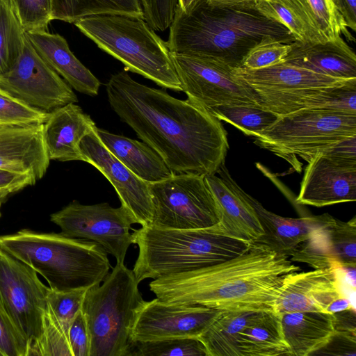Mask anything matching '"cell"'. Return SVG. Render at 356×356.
<instances>
[{
	"label": "cell",
	"mask_w": 356,
	"mask_h": 356,
	"mask_svg": "<svg viewBox=\"0 0 356 356\" xmlns=\"http://www.w3.org/2000/svg\"><path fill=\"white\" fill-rule=\"evenodd\" d=\"M132 236L139 249L132 270L138 283L226 261L252 244L225 234L218 224L188 229L145 226L134 229Z\"/></svg>",
	"instance_id": "cell-5"
},
{
	"label": "cell",
	"mask_w": 356,
	"mask_h": 356,
	"mask_svg": "<svg viewBox=\"0 0 356 356\" xmlns=\"http://www.w3.org/2000/svg\"><path fill=\"white\" fill-rule=\"evenodd\" d=\"M148 184L153 207L150 225L188 229L219 223L218 208L205 176L173 174Z\"/></svg>",
	"instance_id": "cell-9"
},
{
	"label": "cell",
	"mask_w": 356,
	"mask_h": 356,
	"mask_svg": "<svg viewBox=\"0 0 356 356\" xmlns=\"http://www.w3.org/2000/svg\"><path fill=\"white\" fill-rule=\"evenodd\" d=\"M257 8L266 16L284 26L297 41L313 42L302 22L282 1L259 0Z\"/></svg>",
	"instance_id": "cell-40"
},
{
	"label": "cell",
	"mask_w": 356,
	"mask_h": 356,
	"mask_svg": "<svg viewBox=\"0 0 356 356\" xmlns=\"http://www.w3.org/2000/svg\"><path fill=\"white\" fill-rule=\"evenodd\" d=\"M208 111L218 120L229 123L244 134L254 138L279 118L273 112L254 106L219 105Z\"/></svg>",
	"instance_id": "cell-34"
},
{
	"label": "cell",
	"mask_w": 356,
	"mask_h": 356,
	"mask_svg": "<svg viewBox=\"0 0 356 356\" xmlns=\"http://www.w3.org/2000/svg\"><path fill=\"white\" fill-rule=\"evenodd\" d=\"M26 31L12 0H0V74L7 72L21 55Z\"/></svg>",
	"instance_id": "cell-33"
},
{
	"label": "cell",
	"mask_w": 356,
	"mask_h": 356,
	"mask_svg": "<svg viewBox=\"0 0 356 356\" xmlns=\"http://www.w3.org/2000/svg\"><path fill=\"white\" fill-rule=\"evenodd\" d=\"M88 289L57 291L50 289L47 302L64 330L68 334L70 327L76 314L81 310Z\"/></svg>",
	"instance_id": "cell-38"
},
{
	"label": "cell",
	"mask_w": 356,
	"mask_h": 356,
	"mask_svg": "<svg viewBox=\"0 0 356 356\" xmlns=\"http://www.w3.org/2000/svg\"><path fill=\"white\" fill-rule=\"evenodd\" d=\"M232 73L254 92L290 91L334 86L356 80L337 79L282 62L257 70L241 67L234 69Z\"/></svg>",
	"instance_id": "cell-26"
},
{
	"label": "cell",
	"mask_w": 356,
	"mask_h": 356,
	"mask_svg": "<svg viewBox=\"0 0 356 356\" xmlns=\"http://www.w3.org/2000/svg\"><path fill=\"white\" fill-rule=\"evenodd\" d=\"M356 333L335 330L327 343L312 355H356Z\"/></svg>",
	"instance_id": "cell-45"
},
{
	"label": "cell",
	"mask_w": 356,
	"mask_h": 356,
	"mask_svg": "<svg viewBox=\"0 0 356 356\" xmlns=\"http://www.w3.org/2000/svg\"><path fill=\"white\" fill-rule=\"evenodd\" d=\"M221 312L202 305L166 303L157 298L145 301L136 314L131 341L197 338Z\"/></svg>",
	"instance_id": "cell-14"
},
{
	"label": "cell",
	"mask_w": 356,
	"mask_h": 356,
	"mask_svg": "<svg viewBox=\"0 0 356 356\" xmlns=\"http://www.w3.org/2000/svg\"><path fill=\"white\" fill-rule=\"evenodd\" d=\"M356 200V158L319 154L305 168L300 204L321 207Z\"/></svg>",
	"instance_id": "cell-16"
},
{
	"label": "cell",
	"mask_w": 356,
	"mask_h": 356,
	"mask_svg": "<svg viewBox=\"0 0 356 356\" xmlns=\"http://www.w3.org/2000/svg\"><path fill=\"white\" fill-rule=\"evenodd\" d=\"M73 356L68 334L47 302L42 316L40 337L29 348L28 356Z\"/></svg>",
	"instance_id": "cell-35"
},
{
	"label": "cell",
	"mask_w": 356,
	"mask_h": 356,
	"mask_svg": "<svg viewBox=\"0 0 356 356\" xmlns=\"http://www.w3.org/2000/svg\"><path fill=\"white\" fill-rule=\"evenodd\" d=\"M26 33L48 31L51 19V0H12Z\"/></svg>",
	"instance_id": "cell-39"
},
{
	"label": "cell",
	"mask_w": 356,
	"mask_h": 356,
	"mask_svg": "<svg viewBox=\"0 0 356 356\" xmlns=\"http://www.w3.org/2000/svg\"><path fill=\"white\" fill-rule=\"evenodd\" d=\"M35 182L30 175L0 169V189H9L15 193Z\"/></svg>",
	"instance_id": "cell-46"
},
{
	"label": "cell",
	"mask_w": 356,
	"mask_h": 356,
	"mask_svg": "<svg viewBox=\"0 0 356 356\" xmlns=\"http://www.w3.org/2000/svg\"><path fill=\"white\" fill-rule=\"evenodd\" d=\"M297 15L314 42L333 40L343 33L353 40L341 23L330 0H280Z\"/></svg>",
	"instance_id": "cell-31"
},
{
	"label": "cell",
	"mask_w": 356,
	"mask_h": 356,
	"mask_svg": "<svg viewBox=\"0 0 356 356\" xmlns=\"http://www.w3.org/2000/svg\"><path fill=\"white\" fill-rule=\"evenodd\" d=\"M29 343L10 317L0 308V352L2 356H28Z\"/></svg>",
	"instance_id": "cell-43"
},
{
	"label": "cell",
	"mask_w": 356,
	"mask_h": 356,
	"mask_svg": "<svg viewBox=\"0 0 356 356\" xmlns=\"http://www.w3.org/2000/svg\"><path fill=\"white\" fill-rule=\"evenodd\" d=\"M42 128L43 124H0V169L42 179L50 161Z\"/></svg>",
	"instance_id": "cell-21"
},
{
	"label": "cell",
	"mask_w": 356,
	"mask_h": 356,
	"mask_svg": "<svg viewBox=\"0 0 356 356\" xmlns=\"http://www.w3.org/2000/svg\"><path fill=\"white\" fill-rule=\"evenodd\" d=\"M181 91L209 110L219 105L259 107L253 90L237 79L232 68L209 58L171 53Z\"/></svg>",
	"instance_id": "cell-12"
},
{
	"label": "cell",
	"mask_w": 356,
	"mask_h": 356,
	"mask_svg": "<svg viewBox=\"0 0 356 356\" xmlns=\"http://www.w3.org/2000/svg\"><path fill=\"white\" fill-rule=\"evenodd\" d=\"M195 1L196 0H178V3L181 8L184 9Z\"/></svg>",
	"instance_id": "cell-52"
},
{
	"label": "cell",
	"mask_w": 356,
	"mask_h": 356,
	"mask_svg": "<svg viewBox=\"0 0 356 356\" xmlns=\"http://www.w3.org/2000/svg\"><path fill=\"white\" fill-rule=\"evenodd\" d=\"M254 93L260 108L279 116L304 109L356 115V80L334 86Z\"/></svg>",
	"instance_id": "cell-20"
},
{
	"label": "cell",
	"mask_w": 356,
	"mask_h": 356,
	"mask_svg": "<svg viewBox=\"0 0 356 356\" xmlns=\"http://www.w3.org/2000/svg\"><path fill=\"white\" fill-rule=\"evenodd\" d=\"M0 356H2V355H1V352H0Z\"/></svg>",
	"instance_id": "cell-54"
},
{
	"label": "cell",
	"mask_w": 356,
	"mask_h": 356,
	"mask_svg": "<svg viewBox=\"0 0 356 356\" xmlns=\"http://www.w3.org/2000/svg\"><path fill=\"white\" fill-rule=\"evenodd\" d=\"M68 337L73 356H90V334L85 316L81 310L72 323Z\"/></svg>",
	"instance_id": "cell-44"
},
{
	"label": "cell",
	"mask_w": 356,
	"mask_h": 356,
	"mask_svg": "<svg viewBox=\"0 0 356 356\" xmlns=\"http://www.w3.org/2000/svg\"><path fill=\"white\" fill-rule=\"evenodd\" d=\"M261 311H224L197 338L208 356H241V332L252 323Z\"/></svg>",
	"instance_id": "cell-30"
},
{
	"label": "cell",
	"mask_w": 356,
	"mask_h": 356,
	"mask_svg": "<svg viewBox=\"0 0 356 356\" xmlns=\"http://www.w3.org/2000/svg\"><path fill=\"white\" fill-rule=\"evenodd\" d=\"M282 63L321 74L356 79V56L341 38L323 42L294 41Z\"/></svg>",
	"instance_id": "cell-23"
},
{
	"label": "cell",
	"mask_w": 356,
	"mask_h": 356,
	"mask_svg": "<svg viewBox=\"0 0 356 356\" xmlns=\"http://www.w3.org/2000/svg\"><path fill=\"white\" fill-rule=\"evenodd\" d=\"M290 48V44L279 42L260 44L247 54L241 67L257 70L282 63Z\"/></svg>",
	"instance_id": "cell-41"
},
{
	"label": "cell",
	"mask_w": 356,
	"mask_h": 356,
	"mask_svg": "<svg viewBox=\"0 0 356 356\" xmlns=\"http://www.w3.org/2000/svg\"><path fill=\"white\" fill-rule=\"evenodd\" d=\"M216 175L205 176L216 202L220 229L226 235L254 243L263 234L257 214L245 193L231 177L225 163Z\"/></svg>",
	"instance_id": "cell-19"
},
{
	"label": "cell",
	"mask_w": 356,
	"mask_h": 356,
	"mask_svg": "<svg viewBox=\"0 0 356 356\" xmlns=\"http://www.w3.org/2000/svg\"><path fill=\"white\" fill-rule=\"evenodd\" d=\"M299 270L289 256L252 243L234 258L155 279L149 287L166 303L202 305L222 312H273L284 276Z\"/></svg>",
	"instance_id": "cell-2"
},
{
	"label": "cell",
	"mask_w": 356,
	"mask_h": 356,
	"mask_svg": "<svg viewBox=\"0 0 356 356\" xmlns=\"http://www.w3.org/2000/svg\"><path fill=\"white\" fill-rule=\"evenodd\" d=\"M61 234L95 242L112 254L118 264H124L127 250L133 243L129 232L134 219L122 207L114 208L107 202L82 204L73 201L50 216Z\"/></svg>",
	"instance_id": "cell-10"
},
{
	"label": "cell",
	"mask_w": 356,
	"mask_h": 356,
	"mask_svg": "<svg viewBox=\"0 0 356 356\" xmlns=\"http://www.w3.org/2000/svg\"><path fill=\"white\" fill-rule=\"evenodd\" d=\"M143 17L140 0H51V19L75 23L101 14Z\"/></svg>",
	"instance_id": "cell-32"
},
{
	"label": "cell",
	"mask_w": 356,
	"mask_h": 356,
	"mask_svg": "<svg viewBox=\"0 0 356 356\" xmlns=\"http://www.w3.org/2000/svg\"><path fill=\"white\" fill-rule=\"evenodd\" d=\"M0 88L47 113L78 102L72 88L42 59L26 34L19 58L7 72L0 74Z\"/></svg>",
	"instance_id": "cell-13"
},
{
	"label": "cell",
	"mask_w": 356,
	"mask_h": 356,
	"mask_svg": "<svg viewBox=\"0 0 356 356\" xmlns=\"http://www.w3.org/2000/svg\"><path fill=\"white\" fill-rule=\"evenodd\" d=\"M334 315L335 330L356 333L355 308L334 313Z\"/></svg>",
	"instance_id": "cell-48"
},
{
	"label": "cell",
	"mask_w": 356,
	"mask_h": 356,
	"mask_svg": "<svg viewBox=\"0 0 356 356\" xmlns=\"http://www.w3.org/2000/svg\"><path fill=\"white\" fill-rule=\"evenodd\" d=\"M339 270L330 267L286 274L280 285L273 312L278 314L306 311L327 312L337 298L344 296Z\"/></svg>",
	"instance_id": "cell-17"
},
{
	"label": "cell",
	"mask_w": 356,
	"mask_h": 356,
	"mask_svg": "<svg viewBox=\"0 0 356 356\" xmlns=\"http://www.w3.org/2000/svg\"><path fill=\"white\" fill-rule=\"evenodd\" d=\"M292 261L314 268L355 269L356 218L343 222L332 217L291 255Z\"/></svg>",
	"instance_id": "cell-18"
},
{
	"label": "cell",
	"mask_w": 356,
	"mask_h": 356,
	"mask_svg": "<svg viewBox=\"0 0 356 356\" xmlns=\"http://www.w3.org/2000/svg\"><path fill=\"white\" fill-rule=\"evenodd\" d=\"M26 34L42 59L72 88L91 97L98 95L100 81L74 56L63 36L48 31H32Z\"/></svg>",
	"instance_id": "cell-24"
},
{
	"label": "cell",
	"mask_w": 356,
	"mask_h": 356,
	"mask_svg": "<svg viewBox=\"0 0 356 356\" xmlns=\"http://www.w3.org/2000/svg\"><path fill=\"white\" fill-rule=\"evenodd\" d=\"M79 31L104 51L159 86L181 91L166 42L143 17L124 14H101L74 23Z\"/></svg>",
	"instance_id": "cell-6"
},
{
	"label": "cell",
	"mask_w": 356,
	"mask_h": 356,
	"mask_svg": "<svg viewBox=\"0 0 356 356\" xmlns=\"http://www.w3.org/2000/svg\"><path fill=\"white\" fill-rule=\"evenodd\" d=\"M0 249L31 266L57 291L88 289L99 284L111 267L101 245L61 233L22 229L0 235Z\"/></svg>",
	"instance_id": "cell-4"
},
{
	"label": "cell",
	"mask_w": 356,
	"mask_h": 356,
	"mask_svg": "<svg viewBox=\"0 0 356 356\" xmlns=\"http://www.w3.org/2000/svg\"><path fill=\"white\" fill-rule=\"evenodd\" d=\"M120 119L163 159L173 174H217L229 149L220 120L188 99L134 80L124 69L106 85Z\"/></svg>",
	"instance_id": "cell-1"
},
{
	"label": "cell",
	"mask_w": 356,
	"mask_h": 356,
	"mask_svg": "<svg viewBox=\"0 0 356 356\" xmlns=\"http://www.w3.org/2000/svg\"><path fill=\"white\" fill-rule=\"evenodd\" d=\"M1 203L2 202H0V209H1ZM0 216H1V211H0Z\"/></svg>",
	"instance_id": "cell-53"
},
{
	"label": "cell",
	"mask_w": 356,
	"mask_h": 356,
	"mask_svg": "<svg viewBox=\"0 0 356 356\" xmlns=\"http://www.w3.org/2000/svg\"><path fill=\"white\" fill-rule=\"evenodd\" d=\"M241 356H293L282 332L280 316L273 311L261 314L240 334Z\"/></svg>",
	"instance_id": "cell-29"
},
{
	"label": "cell",
	"mask_w": 356,
	"mask_h": 356,
	"mask_svg": "<svg viewBox=\"0 0 356 356\" xmlns=\"http://www.w3.org/2000/svg\"><path fill=\"white\" fill-rule=\"evenodd\" d=\"M13 193L11 190L9 189H0V202H3L6 199Z\"/></svg>",
	"instance_id": "cell-51"
},
{
	"label": "cell",
	"mask_w": 356,
	"mask_h": 356,
	"mask_svg": "<svg viewBox=\"0 0 356 356\" xmlns=\"http://www.w3.org/2000/svg\"><path fill=\"white\" fill-rule=\"evenodd\" d=\"M342 24L356 29V0H330Z\"/></svg>",
	"instance_id": "cell-47"
},
{
	"label": "cell",
	"mask_w": 356,
	"mask_h": 356,
	"mask_svg": "<svg viewBox=\"0 0 356 356\" xmlns=\"http://www.w3.org/2000/svg\"><path fill=\"white\" fill-rule=\"evenodd\" d=\"M97 127L81 140L83 161L97 169L115 188L121 205L126 208L142 227L149 226L153 207L149 184L133 174L104 145L96 131Z\"/></svg>",
	"instance_id": "cell-15"
},
{
	"label": "cell",
	"mask_w": 356,
	"mask_h": 356,
	"mask_svg": "<svg viewBox=\"0 0 356 356\" xmlns=\"http://www.w3.org/2000/svg\"><path fill=\"white\" fill-rule=\"evenodd\" d=\"M49 290L34 269L0 249V308L24 336L29 348L41 334Z\"/></svg>",
	"instance_id": "cell-11"
},
{
	"label": "cell",
	"mask_w": 356,
	"mask_h": 356,
	"mask_svg": "<svg viewBox=\"0 0 356 356\" xmlns=\"http://www.w3.org/2000/svg\"><path fill=\"white\" fill-rule=\"evenodd\" d=\"M279 315L284 339L293 356L312 355L335 332L334 314L306 311Z\"/></svg>",
	"instance_id": "cell-27"
},
{
	"label": "cell",
	"mask_w": 356,
	"mask_h": 356,
	"mask_svg": "<svg viewBox=\"0 0 356 356\" xmlns=\"http://www.w3.org/2000/svg\"><path fill=\"white\" fill-rule=\"evenodd\" d=\"M247 197L264 230V234L254 243L287 256H291L300 243L332 217L328 213L297 218L282 217L266 209L248 193Z\"/></svg>",
	"instance_id": "cell-25"
},
{
	"label": "cell",
	"mask_w": 356,
	"mask_h": 356,
	"mask_svg": "<svg viewBox=\"0 0 356 356\" xmlns=\"http://www.w3.org/2000/svg\"><path fill=\"white\" fill-rule=\"evenodd\" d=\"M211 3L219 5L257 4L259 0H209Z\"/></svg>",
	"instance_id": "cell-50"
},
{
	"label": "cell",
	"mask_w": 356,
	"mask_h": 356,
	"mask_svg": "<svg viewBox=\"0 0 356 356\" xmlns=\"http://www.w3.org/2000/svg\"><path fill=\"white\" fill-rule=\"evenodd\" d=\"M356 136V115L304 109L279 116L255 138V144L301 172L297 156L307 163L328 146Z\"/></svg>",
	"instance_id": "cell-8"
},
{
	"label": "cell",
	"mask_w": 356,
	"mask_h": 356,
	"mask_svg": "<svg viewBox=\"0 0 356 356\" xmlns=\"http://www.w3.org/2000/svg\"><path fill=\"white\" fill-rule=\"evenodd\" d=\"M49 115V113L30 106L0 88V124H44Z\"/></svg>",
	"instance_id": "cell-37"
},
{
	"label": "cell",
	"mask_w": 356,
	"mask_h": 356,
	"mask_svg": "<svg viewBox=\"0 0 356 356\" xmlns=\"http://www.w3.org/2000/svg\"><path fill=\"white\" fill-rule=\"evenodd\" d=\"M166 41L171 53L209 58L236 69L260 44L296 41L282 24L261 13L257 4L219 5L196 0L177 7Z\"/></svg>",
	"instance_id": "cell-3"
},
{
	"label": "cell",
	"mask_w": 356,
	"mask_h": 356,
	"mask_svg": "<svg viewBox=\"0 0 356 356\" xmlns=\"http://www.w3.org/2000/svg\"><path fill=\"white\" fill-rule=\"evenodd\" d=\"M129 356H208L206 348L196 337L133 341Z\"/></svg>",
	"instance_id": "cell-36"
},
{
	"label": "cell",
	"mask_w": 356,
	"mask_h": 356,
	"mask_svg": "<svg viewBox=\"0 0 356 356\" xmlns=\"http://www.w3.org/2000/svg\"><path fill=\"white\" fill-rule=\"evenodd\" d=\"M96 131L106 148L140 179L154 183L173 175L159 155L144 142L112 134L97 127Z\"/></svg>",
	"instance_id": "cell-28"
},
{
	"label": "cell",
	"mask_w": 356,
	"mask_h": 356,
	"mask_svg": "<svg viewBox=\"0 0 356 356\" xmlns=\"http://www.w3.org/2000/svg\"><path fill=\"white\" fill-rule=\"evenodd\" d=\"M96 127L90 116L75 103L67 104L50 112L42 128L49 160L83 161L81 142Z\"/></svg>",
	"instance_id": "cell-22"
},
{
	"label": "cell",
	"mask_w": 356,
	"mask_h": 356,
	"mask_svg": "<svg viewBox=\"0 0 356 356\" xmlns=\"http://www.w3.org/2000/svg\"><path fill=\"white\" fill-rule=\"evenodd\" d=\"M133 270L116 264L103 281L86 292L81 312L90 341V356H129L131 330L145 301Z\"/></svg>",
	"instance_id": "cell-7"
},
{
	"label": "cell",
	"mask_w": 356,
	"mask_h": 356,
	"mask_svg": "<svg viewBox=\"0 0 356 356\" xmlns=\"http://www.w3.org/2000/svg\"><path fill=\"white\" fill-rule=\"evenodd\" d=\"M143 17L154 31H163L171 25L177 7L178 0H140Z\"/></svg>",
	"instance_id": "cell-42"
},
{
	"label": "cell",
	"mask_w": 356,
	"mask_h": 356,
	"mask_svg": "<svg viewBox=\"0 0 356 356\" xmlns=\"http://www.w3.org/2000/svg\"><path fill=\"white\" fill-rule=\"evenodd\" d=\"M354 308L348 300L344 295L337 298L328 307L327 312L334 314L346 309Z\"/></svg>",
	"instance_id": "cell-49"
}]
</instances>
